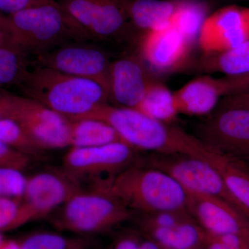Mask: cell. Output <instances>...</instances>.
Wrapping results in <instances>:
<instances>
[{"instance_id":"1","label":"cell","mask_w":249,"mask_h":249,"mask_svg":"<svg viewBox=\"0 0 249 249\" xmlns=\"http://www.w3.org/2000/svg\"><path fill=\"white\" fill-rule=\"evenodd\" d=\"M83 119H98L107 123L115 129L123 142L135 150L164 155H191L209 161L215 152L182 129L152 119L130 108L107 103L96 108Z\"/></svg>"},{"instance_id":"2","label":"cell","mask_w":249,"mask_h":249,"mask_svg":"<svg viewBox=\"0 0 249 249\" xmlns=\"http://www.w3.org/2000/svg\"><path fill=\"white\" fill-rule=\"evenodd\" d=\"M18 88L22 96L70 121L83 119L109 103V90L101 83L45 67L31 66Z\"/></svg>"},{"instance_id":"3","label":"cell","mask_w":249,"mask_h":249,"mask_svg":"<svg viewBox=\"0 0 249 249\" xmlns=\"http://www.w3.org/2000/svg\"><path fill=\"white\" fill-rule=\"evenodd\" d=\"M0 35L35 56L72 41L91 40L56 0L13 14L0 13Z\"/></svg>"},{"instance_id":"4","label":"cell","mask_w":249,"mask_h":249,"mask_svg":"<svg viewBox=\"0 0 249 249\" xmlns=\"http://www.w3.org/2000/svg\"><path fill=\"white\" fill-rule=\"evenodd\" d=\"M104 188L131 211L142 214L188 211V194L164 172L143 165H132L114 177Z\"/></svg>"},{"instance_id":"5","label":"cell","mask_w":249,"mask_h":249,"mask_svg":"<svg viewBox=\"0 0 249 249\" xmlns=\"http://www.w3.org/2000/svg\"><path fill=\"white\" fill-rule=\"evenodd\" d=\"M132 216L133 211L107 190L83 188L47 219L58 230L93 237L110 231Z\"/></svg>"},{"instance_id":"6","label":"cell","mask_w":249,"mask_h":249,"mask_svg":"<svg viewBox=\"0 0 249 249\" xmlns=\"http://www.w3.org/2000/svg\"><path fill=\"white\" fill-rule=\"evenodd\" d=\"M197 138L214 151L240 160L249 158V106L222 98L199 127Z\"/></svg>"},{"instance_id":"7","label":"cell","mask_w":249,"mask_h":249,"mask_svg":"<svg viewBox=\"0 0 249 249\" xmlns=\"http://www.w3.org/2000/svg\"><path fill=\"white\" fill-rule=\"evenodd\" d=\"M135 149L124 142L101 146L71 147L65 155L62 169L78 182L91 183V188L106 184L133 164Z\"/></svg>"},{"instance_id":"8","label":"cell","mask_w":249,"mask_h":249,"mask_svg":"<svg viewBox=\"0 0 249 249\" xmlns=\"http://www.w3.org/2000/svg\"><path fill=\"white\" fill-rule=\"evenodd\" d=\"M112 61L111 53L95 41H72L36 55L31 65L94 80L109 90Z\"/></svg>"},{"instance_id":"9","label":"cell","mask_w":249,"mask_h":249,"mask_svg":"<svg viewBox=\"0 0 249 249\" xmlns=\"http://www.w3.org/2000/svg\"><path fill=\"white\" fill-rule=\"evenodd\" d=\"M145 165L168 174L188 193L222 199L242 213L222 175L209 160L191 155L154 153Z\"/></svg>"},{"instance_id":"10","label":"cell","mask_w":249,"mask_h":249,"mask_svg":"<svg viewBox=\"0 0 249 249\" xmlns=\"http://www.w3.org/2000/svg\"><path fill=\"white\" fill-rule=\"evenodd\" d=\"M56 1L91 40H127L134 36L122 0Z\"/></svg>"},{"instance_id":"11","label":"cell","mask_w":249,"mask_h":249,"mask_svg":"<svg viewBox=\"0 0 249 249\" xmlns=\"http://www.w3.org/2000/svg\"><path fill=\"white\" fill-rule=\"evenodd\" d=\"M83 188L81 183L62 168L42 172L27 178L20 199L23 225L48 218Z\"/></svg>"},{"instance_id":"12","label":"cell","mask_w":249,"mask_h":249,"mask_svg":"<svg viewBox=\"0 0 249 249\" xmlns=\"http://www.w3.org/2000/svg\"><path fill=\"white\" fill-rule=\"evenodd\" d=\"M11 119L45 150L70 147V120L34 100L17 94Z\"/></svg>"},{"instance_id":"13","label":"cell","mask_w":249,"mask_h":249,"mask_svg":"<svg viewBox=\"0 0 249 249\" xmlns=\"http://www.w3.org/2000/svg\"><path fill=\"white\" fill-rule=\"evenodd\" d=\"M194 48L170 24L142 34L138 52L150 71L170 73L182 69Z\"/></svg>"},{"instance_id":"14","label":"cell","mask_w":249,"mask_h":249,"mask_svg":"<svg viewBox=\"0 0 249 249\" xmlns=\"http://www.w3.org/2000/svg\"><path fill=\"white\" fill-rule=\"evenodd\" d=\"M249 40V7L229 5L209 15L198 45L203 54L219 53Z\"/></svg>"},{"instance_id":"15","label":"cell","mask_w":249,"mask_h":249,"mask_svg":"<svg viewBox=\"0 0 249 249\" xmlns=\"http://www.w3.org/2000/svg\"><path fill=\"white\" fill-rule=\"evenodd\" d=\"M153 79L138 52L113 60L109 71V104L136 109Z\"/></svg>"},{"instance_id":"16","label":"cell","mask_w":249,"mask_h":249,"mask_svg":"<svg viewBox=\"0 0 249 249\" xmlns=\"http://www.w3.org/2000/svg\"><path fill=\"white\" fill-rule=\"evenodd\" d=\"M188 194V211L211 236H249V219L227 201L213 196Z\"/></svg>"},{"instance_id":"17","label":"cell","mask_w":249,"mask_h":249,"mask_svg":"<svg viewBox=\"0 0 249 249\" xmlns=\"http://www.w3.org/2000/svg\"><path fill=\"white\" fill-rule=\"evenodd\" d=\"M178 114L209 115L225 96L222 78L204 75L196 77L173 92Z\"/></svg>"},{"instance_id":"18","label":"cell","mask_w":249,"mask_h":249,"mask_svg":"<svg viewBox=\"0 0 249 249\" xmlns=\"http://www.w3.org/2000/svg\"><path fill=\"white\" fill-rule=\"evenodd\" d=\"M131 27L139 37L169 25L182 0H122Z\"/></svg>"},{"instance_id":"19","label":"cell","mask_w":249,"mask_h":249,"mask_svg":"<svg viewBox=\"0 0 249 249\" xmlns=\"http://www.w3.org/2000/svg\"><path fill=\"white\" fill-rule=\"evenodd\" d=\"M164 249H204L207 234L194 219L169 227L139 228Z\"/></svg>"},{"instance_id":"20","label":"cell","mask_w":249,"mask_h":249,"mask_svg":"<svg viewBox=\"0 0 249 249\" xmlns=\"http://www.w3.org/2000/svg\"><path fill=\"white\" fill-rule=\"evenodd\" d=\"M241 160L215 152L211 162L222 175L242 213L249 219V169Z\"/></svg>"},{"instance_id":"21","label":"cell","mask_w":249,"mask_h":249,"mask_svg":"<svg viewBox=\"0 0 249 249\" xmlns=\"http://www.w3.org/2000/svg\"><path fill=\"white\" fill-rule=\"evenodd\" d=\"M30 55L0 35V90L19 86L31 67Z\"/></svg>"},{"instance_id":"22","label":"cell","mask_w":249,"mask_h":249,"mask_svg":"<svg viewBox=\"0 0 249 249\" xmlns=\"http://www.w3.org/2000/svg\"><path fill=\"white\" fill-rule=\"evenodd\" d=\"M198 66L205 73H220L225 76L249 73V40L224 52L203 54Z\"/></svg>"},{"instance_id":"23","label":"cell","mask_w":249,"mask_h":249,"mask_svg":"<svg viewBox=\"0 0 249 249\" xmlns=\"http://www.w3.org/2000/svg\"><path fill=\"white\" fill-rule=\"evenodd\" d=\"M123 142L110 124L94 119L70 121V143L71 147L101 146Z\"/></svg>"},{"instance_id":"24","label":"cell","mask_w":249,"mask_h":249,"mask_svg":"<svg viewBox=\"0 0 249 249\" xmlns=\"http://www.w3.org/2000/svg\"><path fill=\"white\" fill-rule=\"evenodd\" d=\"M210 14L209 5L203 0H182L170 25L192 46L198 43L205 21Z\"/></svg>"},{"instance_id":"25","label":"cell","mask_w":249,"mask_h":249,"mask_svg":"<svg viewBox=\"0 0 249 249\" xmlns=\"http://www.w3.org/2000/svg\"><path fill=\"white\" fill-rule=\"evenodd\" d=\"M134 109L152 119L168 124H173L178 115L174 102L173 92L155 79L150 82L143 98Z\"/></svg>"},{"instance_id":"26","label":"cell","mask_w":249,"mask_h":249,"mask_svg":"<svg viewBox=\"0 0 249 249\" xmlns=\"http://www.w3.org/2000/svg\"><path fill=\"white\" fill-rule=\"evenodd\" d=\"M19 245L22 249H93L96 244L90 236H67L42 231L26 236Z\"/></svg>"},{"instance_id":"27","label":"cell","mask_w":249,"mask_h":249,"mask_svg":"<svg viewBox=\"0 0 249 249\" xmlns=\"http://www.w3.org/2000/svg\"><path fill=\"white\" fill-rule=\"evenodd\" d=\"M0 142L15 150L33 157H40L45 150L27 133L18 121L11 119L0 120Z\"/></svg>"},{"instance_id":"28","label":"cell","mask_w":249,"mask_h":249,"mask_svg":"<svg viewBox=\"0 0 249 249\" xmlns=\"http://www.w3.org/2000/svg\"><path fill=\"white\" fill-rule=\"evenodd\" d=\"M27 181L21 170L0 166V197L21 199Z\"/></svg>"},{"instance_id":"29","label":"cell","mask_w":249,"mask_h":249,"mask_svg":"<svg viewBox=\"0 0 249 249\" xmlns=\"http://www.w3.org/2000/svg\"><path fill=\"white\" fill-rule=\"evenodd\" d=\"M22 225L20 199L0 197V231Z\"/></svg>"},{"instance_id":"30","label":"cell","mask_w":249,"mask_h":249,"mask_svg":"<svg viewBox=\"0 0 249 249\" xmlns=\"http://www.w3.org/2000/svg\"><path fill=\"white\" fill-rule=\"evenodd\" d=\"M204 249H249V236L242 235H207Z\"/></svg>"},{"instance_id":"31","label":"cell","mask_w":249,"mask_h":249,"mask_svg":"<svg viewBox=\"0 0 249 249\" xmlns=\"http://www.w3.org/2000/svg\"><path fill=\"white\" fill-rule=\"evenodd\" d=\"M32 158L0 142V166L22 171L30 165Z\"/></svg>"},{"instance_id":"32","label":"cell","mask_w":249,"mask_h":249,"mask_svg":"<svg viewBox=\"0 0 249 249\" xmlns=\"http://www.w3.org/2000/svg\"><path fill=\"white\" fill-rule=\"evenodd\" d=\"M222 80L225 96L249 93V73L240 76H224Z\"/></svg>"},{"instance_id":"33","label":"cell","mask_w":249,"mask_h":249,"mask_svg":"<svg viewBox=\"0 0 249 249\" xmlns=\"http://www.w3.org/2000/svg\"><path fill=\"white\" fill-rule=\"evenodd\" d=\"M52 0H0V13L10 15Z\"/></svg>"},{"instance_id":"34","label":"cell","mask_w":249,"mask_h":249,"mask_svg":"<svg viewBox=\"0 0 249 249\" xmlns=\"http://www.w3.org/2000/svg\"><path fill=\"white\" fill-rule=\"evenodd\" d=\"M16 95L7 90H0V120L12 117Z\"/></svg>"},{"instance_id":"35","label":"cell","mask_w":249,"mask_h":249,"mask_svg":"<svg viewBox=\"0 0 249 249\" xmlns=\"http://www.w3.org/2000/svg\"><path fill=\"white\" fill-rule=\"evenodd\" d=\"M141 240L142 237L137 233L127 232L116 239L112 249H139Z\"/></svg>"},{"instance_id":"36","label":"cell","mask_w":249,"mask_h":249,"mask_svg":"<svg viewBox=\"0 0 249 249\" xmlns=\"http://www.w3.org/2000/svg\"><path fill=\"white\" fill-rule=\"evenodd\" d=\"M164 249L163 247L157 243L155 240L145 237L143 235V237H142L141 240L140 249Z\"/></svg>"},{"instance_id":"37","label":"cell","mask_w":249,"mask_h":249,"mask_svg":"<svg viewBox=\"0 0 249 249\" xmlns=\"http://www.w3.org/2000/svg\"><path fill=\"white\" fill-rule=\"evenodd\" d=\"M0 249H22L19 242L14 240H4L1 245Z\"/></svg>"},{"instance_id":"38","label":"cell","mask_w":249,"mask_h":249,"mask_svg":"<svg viewBox=\"0 0 249 249\" xmlns=\"http://www.w3.org/2000/svg\"><path fill=\"white\" fill-rule=\"evenodd\" d=\"M236 99L245 103L249 106V93H242V94L232 95Z\"/></svg>"},{"instance_id":"39","label":"cell","mask_w":249,"mask_h":249,"mask_svg":"<svg viewBox=\"0 0 249 249\" xmlns=\"http://www.w3.org/2000/svg\"><path fill=\"white\" fill-rule=\"evenodd\" d=\"M4 240H3L2 235H1V232H0V245L2 244V242H4Z\"/></svg>"},{"instance_id":"40","label":"cell","mask_w":249,"mask_h":249,"mask_svg":"<svg viewBox=\"0 0 249 249\" xmlns=\"http://www.w3.org/2000/svg\"><path fill=\"white\" fill-rule=\"evenodd\" d=\"M247 160V161H248V162H249V159H248V160Z\"/></svg>"}]
</instances>
